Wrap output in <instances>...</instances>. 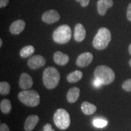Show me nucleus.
I'll use <instances>...</instances> for the list:
<instances>
[{"label":"nucleus","instance_id":"1","mask_svg":"<svg viewBox=\"0 0 131 131\" xmlns=\"http://www.w3.org/2000/svg\"><path fill=\"white\" fill-rule=\"evenodd\" d=\"M60 80V72L56 68L48 67L44 70L42 73V81L47 89H53L58 86Z\"/></svg>","mask_w":131,"mask_h":131},{"label":"nucleus","instance_id":"2","mask_svg":"<svg viewBox=\"0 0 131 131\" xmlns=\"http://www.w3.org/2000/svg\"><path fill=\"white\" fill-rule=\"evenodd\" d=\"M94 73L95 78L100 80L103 85L111 84L115 78V75L112 69L104 65L96 67Z\"/></svg>","mask_w":131,"mask_h":131},{"label":"nucleus","instance_id":"3","mask_svg":"<svg viewBox=\"0 0 131 131\" xmlns=\"http://www.w3.org/2000/svg\"><path fill=\"white\" fill-rule=\"evenodd\" d=\"M111 41V33L106 27L98 30L93 40V46L97 50H103L108 46Z\"/></svg>","mask_w":131,"mask_h":131},{"label":"nucleus","instance_id":"4","mask_svg":"<svg viewBox=\"0 0 131 131\" xmlns=\"http://www.w3.org/2000/svg\"><path fill=\"white\" fill-rule=\"evenodd\" d=\"M19 100L29 107H35L40 103V96L35 90H24L18 94Z\"/></svg>","mask_w":131,"mask_h":131},{"label":"nucleus","instance_id":"5","mask_svg":"<svg viewBox=\"0 0 131 131\" xmlns=\"http://www.w3.org/2000/svg\"><path fill=\"white\" fill-rule=\"evenodd\" d=\"M71 37V29L66 24L59 26L54 30L52 34V38L54 41L61 45L68 42L70 40Z\"/></svg>","mask_w":131,"mask_h":131},{"label":"nucleus","instance_id":"6","mask_svg":"<svg viewBox=\"0 0 131 131\" xmlns=\"http://www.w3.org/2000/svg\"><path fill=\"white\" fill-rule=\"evenodd\" d=\"M53 122L56 126L61 130H66L70 124L69 114L65 109H58L53 115Z\"/></svg>","mask_w":131,"mask_h":131},{"label":"nucleus","instance_id":"7","mask_svg":"<svg viewBox=\"0 0 131 131\" xmlns=\"http://www.w3.org/2000/svg\"><path fill=\"white\" fill-rule=\"evenodd\" d=\"M46 63V59L41 55H34L29 59L27 66L31 69L35 70L44 66Z\"/></svg>","mask_w":131,"mask_h":131},{"label":"nucleus","instance_id":"8","mask_svg":"<svg viewBox=\"0 0 131 131\" xmlns=\"http://www.w3.org/2000/svg\"><path fill=\"white\" fill-rule=\"evenodd\" d=\"M60 19V14L55 10H49L42 14L41 17L42 21L49 24L57 22Z\"/></svg>","mask_w":131,"mask_h":131},{"label":"nucleus","instance_id":"9","mask_svg":"<svg viewBox=\"0 0 131 131\" xmlns=\"http://www.w3.org/2000/svg\"><path fill=\"white\" fill-rule=\"evenodd\" d=\"M93 58L94 56L92 53L90 52H84L78 57L76 61V64L80 68H85L88 66L92 62Z\"/></svg>","mask_w":131,"mask_h":131},{"label":"nucleus","instance_id":"10","mask_svg":"<svg viewBox=\"0 0 131 131\" xmlns=\"http://www.w3.org/2000/svg\"><path fill=\"white\" fill-rule=\"evenodd\" d=\"M18 84L21 89L28 90L32 88L34 82H33V79L30 76V75L27 73H23L20 75Z\"/></svg>","mask_w":131,"mask_h":131},{"label":"nucleus","instance_id":"11","mask_svg":"<svg viewBox=\"0 0 131 131\" xmlns=\"http://www.w3.org/2000/svg\"><path fill=\"white\" fill-rule=\"evenodd\" d=\"M26 27L25 21L22 19L15 21L10 26L9 31L13 35H18L24 30Z\"/></svg>","mask_w":131,"mask_h":131},{"label":"nucleus","instance_id":"12","mask_svg":"<svg viewBox=\"0 0 131 131\" xmlns=\"http://www.w3.org/2000/svg\"><path fill=\"white\" fill-rule=\"evenodd\" d=\"M40 120V118L37 115H32L26 119L24 129L25 131H32L37 125Z\"/></svg>","mask_w":131,"mask_h":131},{"label":"nucleus","instance_id":"13","mask_svg":"<svg viewBox=\"0 0 131 131\" xmlns=\"http://www.w3.org/2000/svg\"><path fill=\"white\" fill-rule=\"evenodd\" d=\"M114 4L112 0H98L97 2L98 12L100 15L103 16L106 14L107 9Z\"/></svg>","mask_w":131,"mask_h":131},{"label":"nucleus","instance_id":"14","mask_svg":"<svg viewBox=\"0 0 131 131\" xmlns=\"http://www.w3.org/2000/svg\"><path fill=\"white\" fill-rule=\"evenodd\" d=\"M86 32L83 24L78 23L76 24L74 30V38L77 42H81L84 40L86 37Z\"/></svg>","mask_w":131,"mask_h":131},{"label":"nucleus","instance_id":"15","mask_svg":"<svg viewBox=\"0 0 131 131\" xmlns=\"http://www.w3.org/2000/svg\"><path fill=\"white\" fill-rule=\"evenodd\" d=\"M53 61L57 64L64 66L69 61V57L67 54L60 51H57L53 55Z\"/></svg>","mask_w":131,"mask_h":131},{"label":"nucleus","instance_id":"16","mask_svg":"<svg viewBox=\"0 0 131 131\" xmlns=\"http://www.w3.org/2000/svg\"><path fill=\"white\" fill-rule=\"evenodd\" d=\"M80 95V90L77 87L70 88L68 92L66 98L70 103H74L78 100Z\"/></svg>","mask_w":131,"mask_h":131},{"label":"nucleus","instance_id":"17","mask_svg":"<svg viewBox=\"0 0 131 131\" xmlns=\"http://www.w3.org/2000/svg\"><path fill=\"white\" fill-rule=\"evenodd\" d=\"M81 109L83 114L87 115H90L96 112V106L88 101H84L81 104Z\"/></svg>","mask_w":131,"mask_h":131},{"label":"nucleus","instance_id":"18","mask_svg":"<svg viewBox=\"0 0 131 131\" xmlns=\"http://www.w3.org/2000/svg\"><path fill=\"white\" fill-rule=\"evenodd\" d=\"M83 73L80 70H75L72 72L70 73L67 76V80L71 83H75L79 81L83 78Z\"/></svg>","mask_w":131,"mask_h":131},{"label":"nucleus","instance_id":"19","mask_svg":"<svg viewBox=\"0 0 131 131\" xmlns=\"http://www.w3.org/2000/svg\"><path fill=\"white\" fill-rule=\"evenodd\" d=\"M0 109L4 114H9L12 109V104L9 100L4 99L0 103Z\"/></svg>","mask_w":131,"mask_h":131},{"label":"nucleus","instance_id":"20","mask_svg":"<svg viewBox=\"0 0 131 131\" xmlns=\"http://www.w3.org/2000/svg\"><path fill=\"white\" fill-rule=\"evenodd\" d=\"M35 52V47L33 46L29 45L23 47L20 50L19 54L22 58H27V57L31 56Z\"/></svg>","mask_w":131,"mask_h":131},{"label":"nucleus","instance_id":"21","mask_svg":"<svg viewBox=\"0 0 131 131\" xmlns=\"http://www.w3.org/2000/svg\"><path fill=\"white\" fill-rule=\"evenodd\" d=\"M10 89V85L8 82L1 81L0 83V94L2 95H9Z\"/></svg>","mask_w":131,"mask_h":131},{"label":"nucleus","instance_id":"22","mask_svg":"<svg viewBox=\"0 0 131 131\" xmlns=\"http://www.w3.org/2000/svg\"><path fill=\"white\" fill-rule=\"evenodd\" d=\"M107 124V122L105 119L101 118H97L94 120V125L98 128H102L105 127Z\"/></svg>","mask_w":131,"mask_h":131},{"label":"nucleus","instance_id":"23","mask_svg":"<svg viewBox=\"0 0 131 131\" xmlns=\"http://www.w3.org/2000/svg\"><path fill=\"white\" fill-rule=\"evenodd\" d=\"M123 89L126 92H131V79H128L124 81L122 84Z\"/></svg>","mask_w":131,"mask_h":131},{"label":"nucleus","instance_id":"24","mask_svg":"<svg viewBox=\"0 0 131 131\" xmlns=\"http://www.w3.org/2000/svg\"><path fill=\"white\" fill-rule=\"evenodd\" d=\"M75 1L80 3L82 7H87L89 5L90 2V0H75Z\"/></svg>","mask_w":131,"mask_h":131},{"label":"nucleus","instance_id":"25","mask_svg":"<svg viewBox=\"0 0 131 131\" xmlns=\"http://www.w3.org/2000/svg\"><path fill=\"white\" fill-rule=\"evenodd\" d=\"M44 131H55V130L52 128V125L50 123L46 124L43 127Z\"/></svg>","mask_w":131,"mask_h":131},{"label":"nucleus","instance_id":"26","mask_svg":"<svg viewBox=\"0 0 131 131\" xmlns=\"http://www.w3.org/2000/svg\"><path fill=\"white\" fill-rule=\"evenodd\" d=\"M127 18L129 21H131V3L128 5L127 9Z\"/></svg>","mask_w":131,"mask_h":131},{"label":"nucleus","instance_id":"27","mask_svg":"<svg viewBox=\"0 0 131 131\" xmlns=\"http://www.w3.org/2000/svg\"><path fill=\"white\" fill-rule=\"evenodd\" d=\"M0 131H10L9 127L6 124L1 123L0 124Z\"/></svg>","mask_w":131,"mask_h":131},{"label":"nucleus","instance_id":"28","mask_svg":"<svg viewBox=\"0 0 131 131\" xmlns=\"http://www.w3.org/2000/svg\"><path fill=\"white\" fill-rule=\"evenodd\" d=\"M102 84H103L102 83H101L100 80L96 79V78H95V80L94 81V85L95 88H100Z\"/></svg>","mask_w":131,"mask_h":131},{"label":"nucleus","instance_id":"29","mask_svg":"<svg viewBox=\"0 0 131 131\" xmlns=\"http://www.w3.org/2000/svg\"><path fill=\"white\" fill-rule=\"evenodd\" d=\"M9 0H0V7L3 8L6 7L9 3Z\"/></svg>","mask_w":131,"mask_h":131},{"label":"nucleus","instance_id":"30","mask_svg":"<svg viewBox=\"0 0 131 131\" xmlns=\"http://www.w3.org/2000/svg\"><path fill=\"white\" fill-rule=\"evenodd\" d=\"M129 53H130V55H131V44L129 45Z\"/></svg>","mask_w":131,"mask_h":131},{"label":"nucleus","instance_id":"31","mask_svg":"<svg viewBox=\"0 0 131 131\" xmlns=\"http://www.w3.org/2000/svg\"><path fill=\"white\" fill-rule=\"evenodd\" d=\"M3 45V40L2 39H0V47L2 46Z\"/></svg>","mask_w":131,"mask_h":131},{"label":"nucleus","instance_id":"32","mask_svg":"<svg viewBox=\"0 0 131 131\" xmlns=\"http://www.w3.org/2000/svg\"><path fill=\"white\" fill-rule=\"evenodd\" d=\"M129 66H130L131 67V59L130 60H129Z\"/></svg>","mask_w":131,"mask_h":131}]
</instances>
